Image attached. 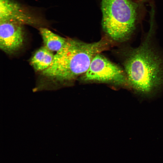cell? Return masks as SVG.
<instances>
[{"label": "cell", "mask_w": 163, "mask_h": 163, "mask_svg": "<svg viewBox=\"0 0 163 163\" xmlns=\"http://www.w3.org/2000/svg\"><path fill=\"white\" fill-rule=\"evenodd\" d=\"M22 24L10 21H0V48L12 54L22 46L24 35Z\"/></svg>", "instance_id": "obj_5"}, {"label": "cell", "mask_w": 163, "mask_h": 163, "mask_svg": "<svg viewBox=\"0 0 163 163\" xmlns=\"http://www.w3.org/2000/svg\"><path fill=\"white\" fill-rule=\"evenodd\" d=\"M54 55L45 46L37 50L32 57L31 63L34 69L43 71L47 69L52 63Z\"/></svg>", "instance_id": "obj_7"}, {"label": "cell", "mask_w": 163, "mask_h": 163, "mask_svg": "<svg viewBox=\"0 0 163 163\" xmlns=\"http://www.w3.org/2000/svg\"><path fill=\"white\" fill-rule=\"evenodd\" d=\"M138 7L131 0H101L102 24L104 31L115 40L129 38L136 29Z\"/></svg>", "instance_id": "obj_3"}, {"label": "cell", "mask_w": 163, "mask_h": 163, "mask_svg": "<svg viewBox=\"0 0 163 163\" xmlns=\"http://www.w3.org/2000/svg\"><path fill=\"white\" fill-rule=\"evenodd\" d=\"M45 46L52 51H59L64 45L67 39L53 33L48 29L44 27L40 28Z\"/></svg>", "instance_id": "obj_8"}, {"label": "cell", "mask_w": 163, "mask_h": 163, "mask_svg": "<svg viewBox=\"0 0 163 163\" xmlns=\"http://www.w3.org/2000/svg\"><path fill=\"white\" fill-rule=\"evenodd\" d=\"M146 36L137 47L131 48L124 63L128 84L142 94H150L163 84V59L153 43L154 20Z\"/></svg>", "instance_id": "obj_1"}, {"label": "cell", "mask_w": 163, "mask_h": 163, "mask_svg": "<svg viewBox=\"0 0 163 163\" xmlns=\"http://www.w3.org/2000/svg\"><path fill=\"white\" fill-rule=\"evenodd\" d=\"M136 0L139 2H143V1H145L146 0Z\"/></svg>", "instance_id": "obj_9"}, {"label": "cell", "mask_w": 163, "mask_h": 163, "mask_svg": "<svg viewBox=\"0 0 163 163\" xmlns=\"http://www.w3.org/2000/svg\"><path fill=\"white\" fill-rule=\"evenodd\" d=\"M106 39L92 43L67 39L63 47L54 55L50 66L42 72V75L53 82L72 80L85 74L97 54L108 48Z\"/></svg>", "instance_id": "obj_2"}, {"label": "cell", "mask_w": 163, "mask_h": 163, "mask_svg": "<svg viewBox=\"0 0 163 163\" xmlns=\"http://www.w3.org/2000/svg\"><path fill=\"white\" fill-rule=\"evenodd\" d=\"M31 24L33 19L21 5L12 0H0V21Z\"/></svg>", "instance_id": "obj_6"}, {"label": "cell", "mask_w": 163, "mask_h": 163, "mask_svg": "<svg viewBox=\"0 0 163 163\" xmlns=\"http://www.w3.org/2000/svg\"><path fill=\"white\" fill-rule=\"evenodd\" d=\"M83 78L86 81L113 82L119 85H129L126 73L99 53L92 59Z\"/></svg>", "instance_id": "obj_4"}]
</instances>
